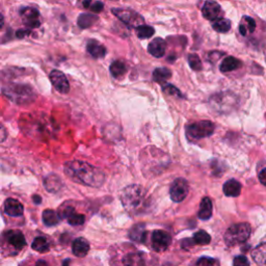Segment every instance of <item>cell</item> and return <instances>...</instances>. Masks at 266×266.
Returning a JSON list of instances; mask_svg holds the SVG:
<instances>
[{"instance_id": "obj_1", "label": "cell", "mask_w": 266, "mask_h": 266, "mask_svg": "<svg viewBox=\"0 0 266 266\" xmlns=\"http://www.w3.org/2000/svg\"><path fill=\"white\" fill-rule=\"evenodd\" d=\"M65 174L74 182L90 187H101L105 182V174L100 168L79 160L67 162Z\"/></svg>"}, {"instance_id": "obj_2", "label": "cell", "mask_w": 266, "mask_h": 266, "mask_svg": "<svg viewBox=\"0 0 266 266\" xmlns=\"http://www.w3.org/2000/svg\"><path fill=\"white\" fill-rule=\"evenodd\" d=\"M121 201L124 208L131 213H140L149 206L147 192L139 185L126 187L121 195Z\"/></svg>"}, {"instance_id": "obj_3", "label": "cell", "mask_w": 266, "mask_h": 266, "mask_svg": "<svg viewBox=\"0 0 266 266\" xmlns=\"http://www.w3.org/2000/svg\"><path fill=\"white\" fill-rule=\"evenodd\" d=\"M2 94L8 100L19 105L29 104L34 101L35 95L33 89L23 83H8L2 88Z\"/></svg>"}, {"instance_id": "obj_4", "label": "cell", "mask_w": 266, "mask_h": 266, "mask_svg": "<svg viewBox=\"0 0 266 266\" xmlns=\"http://www.w3.org/2000/svg\"><path fill=\"white\" fill-rule=\"evenodd\" d=\"M252 232L251 226L247 223L235 224L230 227L225 234V243L228 247L244 244L249 239Z\"/></svg>"}, {"instance_id": "obj_5", "label": "cell", "mask_w": 266, "mask_h": 266, "mask_svg": "<svg viewBox=\"0 0 266 266\" xmlns=\"http://www.w3.org/2000/svg\"><path fill=\"white\" fill-rule=\"evenodd\" d=\"M214 124L210 121L204 120L190 123L186 126V136L189 140L196 141L205 137H209L214 132Z\"/></svg>"}, {"instance_id": "obj_6", "label": "cell", "mask_w": 266, "mask_h": 266, "mask_svg": "<svg viewBox=\"0 0 266 266\" xmlns=\"http://www.w3.org/2000/svg\"><path fill=\"white\" fill-rule=\"evenodd\" d=\"M113 14L118 17L123 23L129 27L137 28L141 25H143L144 19L141 15L136 13L135 10L128 9V8H113Z\"/></svg>"}, {"instance_id": "obj_7", "label": "cell", "mask_w": 266, "mask_h": 266, "mask_svg": "<svg viewBox=\"0 0 266 266\" xmlns=\"http://www.w3.org/2000/svg\"><path fill=\"white\" fill-rule=\"evenodd\" d=\"M172 243V237L163 230H156L151 238V247L157 253H162L168 249Z\"/></svg>"}, {"instance_id": "obj_8", "label": "cell", "mask_w": 266, "mask_h": 266, "mask_svg": "<svg viewBox=\"0 0 266 266\" xmlns=\"http://www.w3.org/2000/svg\"><path fill=\"white\" fill-rule=\"evenodd\" d=\"M188 192H189V185L187 183V181L182 178L176 179L172 183L170 188L171 199L176 203H180L185 200Z\"/></svg>"}, {"instance_id": "obj_9", "label": "cell", "mask_w": 266, "mask_h": 266, "mask_svg": "<svg viewBox=\"0 0 266 266\" xmlns=\"http://www.w3.org/2000/svg\"><path fill=\"white\" fill-rule=\"evenodd\" d=\"M20 16L24 23V25L30 29L38 28L41 26V14L40 11L34 7H23L20 10Z\"/></svg>"}, {"instance_id": "obj_10", "label": "cell", "mask_w": 266, "mask_h": 266, "mask_svg": "<svg viewBox=\"0 0 266 266\" xmlns=\"http://www.w3.org/2000/svg\"><path fill=\"white\" fill-rule=\"evenodd\" d=\"M50 81L52 82V86L55 90L62 94H68L70 92V83L66 75L62 71L52 70L49 75Z\"/></svg>"}, {"instance_id": "obj_11", "label": "cell", "mask_w": 266, "mask_h": 266, "mask_svg": "<svg viewBox=\"0 0 266 266\" xmlns=\"http://www.w3.org/2000/svg\"><path fill=\"white\" fill-rule=\"evenodd\" d=\"M202 14L205 19L213 22L222 18L221 16L223 14V10L221 5L216 1H214V0H207L202 8Z\"/></svg>"}, {"instance_id": "obj_12", "label": "cell", "mask_w": 266, "mask_h": 266, "mask_svg": "<svg viewBox=\"0 0 266 266\" xmlns=\"http://www.w3.org/2000/svg\"><path fill=\"white\" fill-rule=\"evenodd\" d=\"M5 239L7 240V243L17 251H21L26 246V240L23 233L20 231H16V230H10V231L6 232Z\"/></svg>"}, {"instance_id": "obj_13", "label": "cell", "mask_w": 266, "mask_h": 266, "mask_svg": "<svg viewBox=\"0 0 266 266\" xmlns=\"http://www.w3.org/2000/svg\"><path fill=\"white\" fill-rule=\"evenodd\" d=\"M60 215H62L63 219H66L71 226H81L83 225L84 221H86V217H84L83 214L77 213L73 207L70 206H67L60 213Z\"/></svg>"}, {"instance_id": "obj_14", "label": "cell", "mask_w": 266, "mask_h": 266, "mask_svg": "<svg viewBox=\"0 0 266 266\" xmlns=\"http://www.w3.org/2000/svg\"><path fill=\"white\" fill-rule=\"evenodd\" d=\"M124 266H147L146 259L141 252H131L123 258Z\"/></svg>"}, {"instance_id": "obj_15", "label": "cell", "mask_w": 266, "mask_h": 266, "mask_svg": "<svg viewBox=\"0 0 266 266\" xmlns=\"http://www.w3.org/2000/svg\"><path fill=\"white\" fill-rule=\"evenodd\" d=\"M3 208H4V212L9 215V216H21L24 212V207L23 205L15 200V199H6L5 202H4V205H3Z\"/></svg>"}, {"instance_id": "obj_16", "label": "cell", "mask_w": 266, "mask_h": 266, "mask_svg": "<svg viewBox=\"0 0 266 266\" xmlns=\"http://www.w3.org/2000/svg\"><path fill=\"white\" fill-rule=\"evenodd\" d=\"M166 42L161 38L154 39L148 46V51L154 57H162L165 54Z\"/></svg>"}, {"instance_id": "obj_17", "label": "cell", "mask_w": 266, "mask_h": 266, "mask_svg": "<svg viewBox=\"0 0 266 266\" xmlns=\"http://www.w3.org/2000/svg\"><path fill=\"white\" fill-rule=\"evenodd\" d=\"M90 251V245L88 241L82 238H76L73 244H72V252H73L74 255L78 258H82V257H86L88 255V253Z\"/></svg>"}, {"instance_id": "obj_18", "label": "cell", "mask_w": 266, "mask_h": 266, "mask_svg": "<svg viewBox=\"0 0 266 266\" xmlns=\"http://www.w3.org/2000/svg\"><path fill=\"white\" fill-rule=\"evenodd\" d=\"M88 52L94 58H103L107 54L106 47L96 40H90L87 45Z\"/></svg>"}, {"instance_id": "obj_19", "label": "cell", "mask_w": 266, "mask_h": 266, "mask_svg": "<svg viewBox=\"0 0 266 266\" xmlns=\"http://www.w3.org/2000/svg\"><path fill=\"white\" fill-rule=\"evenodd\" d=\"M241 66H243L241 60H239L238 58L234 56H228L224 58V60L221 64L220 70L221 72H223V73H228V72H232L234 70L239 69Z\"/></svg>"}, {"instance_id": "obj_20", "label": "cell", "mask_w": 266, "mask_h": 266, "mask_svg": "<svg viewBox=\"0 0 266 266\" xmlns=\"http://www.w3.org/2000/svg\"><path fill=\"white\" fill-rule=\"evenodd\" d=\"M256 29V22L253 18L249 17V16H245L243 17L240 21L239 24V32L241 35H249L251 33H253Z\"/></svg>"}, {"instance_id": "obj_21", "label": "cell", "mask_w": 266, "mask_h": 266, "mask_svg": "<svg viewBox=\"0 0 266 266\" xmlns=\"http://www.w3.org/2000/svg\"><path fill=\"white\" fill-rule=\"evenodd\" d=\"M146 234H147V231H146V229H144V226L141 224H138L131 228L130 232H129V237L131 240L135 241V243L143 244L144 240H146Z\"/></svg>"}, {"instance_id": "obj_22", "label": "cell", "mask_w": 266, "mask_h": 266, "mask_svg": "<svg viewBox=\"0 0 266 266\" xmlns=\"http://www.w3.org/2000/svg\"><path fill=\"white\" fill-rule=\"evenodd\" d=\"M224 193L227 197H238L241 192V184L238 182V181L231 179L227 181V182L224 184L223 187Z\"/></svg>"}, {"instance_id": "obj_23", "label": "cell", "mask_w": 266, "mask_h": 266, "mask_svg": "<svg viewBox=\"0 0 266 266\" xmlns=\"http://www.w3.org/2000/svg\"><path fill=\"white\" fill-rule=\"evenodd\" d=\"M212 202L209 198H204L200 204V209H199V217L203 221H207L212 216Z\"/></svg>"}, {"instance_id": "obj_24", "label": "cell", "mask_w": 266, "mask_h": 266, "mask_svg": "<svg viewBox=\"0 0 266 266\" xmlns=\"http://www.w3.org/2000/svg\"><path fill=\"white\" fill-rule=\"evenodd\" d=\"M252 256L258 266H266V244L258 246L253 251Z\"/></svg>"}, {"instance_id": "obj_25", "label": "cell", "mask_w": 266, "mask_h": 266, "mask_svg": "<svg viewBox=\"0 0 266 266\" xmlns=\"http://www.w3.org/2000/svg\"><path fill=\"white\" fill-rule=\"evenodd\" d=\"M172 77V71L167 68H157L153 72V79L158 83H165Z\"/></svg>"}, {"instance_id": "obj_26", "label": "cell", "mask_w": 266, "mask_h": 266, "mask_svg": "<svg viewBox=\"0 0 266 266\" xmlns=\"http://www.w3.org/2000/svg\"><path fill=\"white\" fill-rule=\"evenodd\" d=\"M98 21V17L92 14H80L77 19V24L81 29H87Z\"/></svg>"}, {"instance_id": "obj_27", "label": "cell", "mask_w": 266, "mask_h": 266, "mask_svg": "<svg viewBox=\"0 0 266 266\" xmlns=\"http://www.w3.org/2000/svg\"><path fill=\"white\" fill-rule=\"evenodd\" d=\"M43 222L46 226L48 227H53L56 226L59 223L60 217L59 215L52 209H46L43 212Z\"/></svg>"}, {"instance_id": "obj_28", "label": "cell", "mask_w": 266, "mask_h": 266, "mask_svg": "<svg viewBox=\"0 0 266 266\" xmlns=\"http://www.w3.org/2000/svg\"><path fill=\"white\" fill-rule=\"evenodd\" d=\"M110 71L111 74L115 78H120L125 75V73L127 72V66L124 62H122V60H116V62H114L111 65Z\"/></svg>"}, {"instance_id": "obj_29", "label": "cell", "mask_w": 266, "mask_h": 266, "mask_svg": "<svg viewBox=\"0 0 266 266\" xmlns=\"http://www.w3.org/2000/svg\"><path fill=\"white\" fill-rule=\"evenodd\" d=\"M44 183H45L46 189L48 191H51V192H56L60 187H62V181H60L59 177H57L55 175L48 176L45 179Z\"/></svg>"}, {"instance_id": "obj_30", "label": "cell", "mask_w": 266, "mask_h": 266, "mask_svg": "<svg viewBox=\"0 0 266 266\" xmlns=\"http://www.w3.org/2000/svg\"><path fill=\"white\" fill-rule=\"evenodd\" d=\"M212 28L217 32L226 33L231 29V21L222 17L212 22Z\"/></svg>"}, {"instance_id": "obj_31", "label": "cell", "mask_w": 266, "mask_h": 266, "mask_svg": "<svg viewBox=\"0 0 266 266\" xmlns=\"http://www.w3.org/2000/svg\"><path fill=\"white\" fill-rule=\"evenodd\" d=\"M31 248L32 250L37 251L39 253H46L50 250V244H49V241L47 240V238L40 236L33 240Z\"/></svg>"}, {"instance_id": "obj_32", "label": "cell", "mask_w": 266, "mask_h": 266, "mask_svg": "<svg viewBox=\"0 0 266 266\" xmlns=\"http://www.w3.org/2000/svg\"><path fill=\"white\" fill-rule=\"evenodd\" d=\"M210 241H211L210 235L207 232L203 231V230H200V231H198L197 233H195V235H193V243L199 246H207L210 244Z\"/></svg>"}, {"instance_id": "obj_33", "label": "cell", "mask_w": 266, "mask_h": 266, "mask_svg": "<svg viewBox=\"0 0 266 266\" xmlns=\"http://www.w3.org/2000/svg\"><path fill=\"white\" fill-rule=\"evenodd\" d=\"M136 29V35H137V38L138 39H149L151 38L152 35L155 33V29L154 27L152 26H148V25H141Z\"/></svg>"}, {"instance_id": "obj_34", "label": "cell", "mask_w": 266, "mask_h": 266, "mask_svg": "<svg viewBox=\"0 0 266 266\" xmlns=\"http://www.w3.org/2000/svg\"><path fill=\"white\" fill-rule=\"evenodd\" d=\"M82 4L84 7L91 9L92 11H94V13H100V11L103 10V7H104V4L102 2L95 1V0H84Z\"/></svg>"}, {"instance_id": "obj_35", "label": "cell", "mask_w": 266, "mask_h": 266, "mask_svg": "<svg viewBox=\"0 0 266 266\" xmlns=\"http://www.w3.org/2000/svg\"><path fill=\"white\" fill-rule=\"evenodd\" d=\"M188 64L193 71L202 70V62L199 55L196 53H191L188 55Z\"/></svg>"}, {"instance_id": "obj_36", "label": "cell", "mask_w": 266, "mask_h": 266, "mask_svg": "<svg viewBox=\"0 0 266 266\" xmlns=\"http://www.w3.org/2000/svg\"><path fill=\"white\" fill-rule=\"evenodd\" d=\"M163 91L167 94H170V95H173V96H178L180 97V98H182V94L180 93V91L175 88L174 86H172V84H165V86L163 87Z\"/></svg>"}, {"instance_id": "obj_37", "label": "cell", "mask_w": 266, "mask_h": 266, "mask_svg": "<svg viewBox=\"0 0 266 266\" xmlns=\"http://www.w3.org/2000/svg\"><path fill=\"white\" fill-rule=\"evenodd\" d=\"M215 260L209 257H202L198 260L196 266H214Z\"/></svg>"}, {"instance_id": "obj_38", "label": "cell", "mask_w": 266, "mask_h": 266, "mask_svg": "<svg viewBox=\"0 0 266 266\" xmlns=\"http://www.w3.org/2000/svg\"><path fill=\"white\" fill-rule=\"evenodd\" d=\"M233 266H250V262L246 256H237L234 258Z\"/></svg>"}, {"instance_id": "obj_39", "label": "cell", "mask_w": 266, "mask_h": 266, "mask_svg": "<svg viewBox=\"0 0 266 266\" xmlns=\"http://www.w3.org/2000/svg\"><path fill=\"white\" fill-rule=\"evenodd\" d=\"M31 33V29H19L17 32H16V35L18 39H24L25 37H27V35H29Z\"/></svg>"}, {"instance_id": "obj_40", "label": "cell", "mask_w": 266, "mask_h": 266, "mask_svg": "<svg viewBox=\"0 0 266 266\" xmlns=\"http://www.w3.org/2000/svg\"><path fill=\"white\" fill-rule=\"evenodd\" d=\"M259 180L264 186H266V167L263 168V170L259 173Z\"/></svg>"}, {"instance_id": "obj_41", "label": "cell", "mask_w": 266, "mask_h": 266, "mask_svg": "<svg viewBox=\"0 0 266 266\" xmlns=\"http://www.w3.org/2000/svg\"><path fill=\"white\" fill-rule=\"evenodd\" d=\"M35 266H48V264L44 260H39L37 261V263H35Z\"/></svg>"}, {"instance_id": "obj_42", "label": "cell", "mask_w": 266, "mask_h": 266, "mask_svg": "<svg viewBox=\"0 0 266 266\" xmlns=\"http://www.w3.org/2000/svg\"><path fill=\"white\" fill-rule=\"evenodd\" d=\"M32 200L35 202V204H40L41 201H42V199L40 197H38V196H33Z\"/></svg>"}, {"instance_id": "obj_43", "label": "cell", "mask_w": 266, "mask_h": 266, "mask_svg": "<svg viewBox=\"0 0 266 266\" xmlns=\"http://www.w3.org/2000/svg\"><path fill=\"white\" fill-rule=\"evenodd\" d=\"M163 266H174L173 264H171V263H166V264H164Z\"/></svg>"}, {"instance_id": "obj_44", "label": "cell", "mask_w": 266, "mask_h": 266, "mask_svg": "<svg viewBox=\"0 0 266 266\" xmlns=\"http://www.w3.org/2000/svg\"><path fill=\"white\" fill-rule=\"evenodd\" d=\"M112 1H117V0H112Z\"/></svg>"}]
</instances>
